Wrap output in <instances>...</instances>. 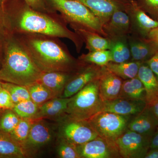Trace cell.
<instances>
[{
	"mask_svg": "<svg viewBox=\"0 0 158 158\" xmlns=\"http://www.w3.org/2000/svg\"><path fill=\"white\" fill-rule=\"evenodd\" d=\"M52 15L34 10L25 2L11 8L0 7V17L7 31L14 34H36L67 38L73 43L79 52L84 43L81 37Z\"/></svg>",
	"mask_w": 158,
	"mask_h": 158,
	"instance_id": "cell-1",
	"label": "cell"
},
{
	"mask_svg": "<svg viewBox=\"0 0 158 158\" xmlns=\"http://www.w3.org/2000/svg\"><path fill=\"white\" fill-rule=\"evenodd\" d=\"M42 73L62 72L73 73L84 62L75 59L56 37L36 34H15Z\"/></svg>",
	"mask_w": 158,
	"mask_h": 158,
	"instance_id": "cell-2",
	"label": "cell"
},
{
	"mask_svg": "<svg viewBox=\"0 0 158 158\" xmlns=\"http://www.w3.org/2000/svg\"><path fill=\"white\" fill-rule=\"evenodd\" d=\"M6 31L0 81L25 87L37 82L42 72L17 35Z\"/></svg>",
	"mask_w": 158,
	"mask_h": 158,
	"instance_id": "cell-3",
	"label": "cell"
},
{
	"mask_svg": "<svg viewBox=\"0 0 158 158\" xmlns=\"http://www.w3.org/2000/svg\"><path fill=\"white\" fill-rule=\"evenodd\" d=\"M44 1L53 11L60 12L62 19L73 29H85L106 37L102 20L83 4L74 0Z\"/></svg>",
	"mask_w": 158,
	"mask_h": 158,
	"instance_id": "cell-4",
	"label": "cell"
},
{
	"mask_svg": "<svg viewBox=\"0 0 158 158\" xmlns=\"http://www.w3.org/2000/svg\"><path fill=\"white\" fill-rule=\"evenodd\" d=\"M104 106V102L100 94L98 78L71 97L64 115L77 120H88L102 111Z\"/></svg>",
	"mask_w": 158,
	"mask_h": 158,
	"instance_id": "cell-5",
	"label": "cell"
},
{
	"mask_svg": "<svg viewBox=\"0 0 158 158\" xmlns=\"http://www.w3.org/2000/svg\"><path fill=\"white\" fill-rule=\"evenodd\" d=\"M131 116L102 111L88 121L99 137L115 142L127 130Z\"/></svg>",
	"mask_w": 158,
	"mask_h": 158,
	"instance_id": "cell-6",
	"label": "cell"
},
{
	"mask_svg": "<svg viewBox=\"0 0 158 158\" xmlns=\"http://www.w3.org/2000/svg\"><path fill=\"white\" fill-rule=\"evenodd\" d=\"M59 137L78 145L98 136L88 120H77L63 115L59 128Z\"/></svg>",
	"mask_w": 158,
	"mask_h": 158,
	"instance_id": "cell-7",
	"label": "cell"
},
{
	"mask_svg": "<svg viewBox=\"0 0 158 158\" xmlns=\"http://www.w3.org/2000/svg\"><path fill=\"white\" fill-rule=\"evenodd\" d=\"M150 139L127 129L115 143L120 157L144 158L150 149Z\"/></svg>",
	"mask_w": 158,
	"mask_h": 158,
	"instance_id": "cell-8",
	"label": "cell"
},
{
	"mask_svg": "<svg viewBox=\"0 0 158 158\" xmlns=\"http://www.w3.org/2000/svg\"><path fill=\"white\" fill-rule=\"evenodd\" d=\"M102 67L84 62L80 68L72 75L61 98H68L73 96L90 82L98 79Z\"/></svg>",
	"mask_w": 158,
	"mask_h": 158,
	"instance_id": "cell-9",
	"label": "cell"
},
{
	"mask_svg": "<svg viewBox=\"0 0 158 158\" xmlns=\"http://www.w3.org/2000/svg\"><path fill=\"white\" fill-rule=\"evenodd\" d=\"M124 11L129 18L131 34L137 37L148 38L149 34L158 27V22L151 18L138 6L135 0L126 4Z\"/></svg>",
	"mask_w": 158,
	"mask_h": 158,
	"instance_id": "cell-10",
	"label": "cell"
},
{
	"mask_svg": "<svg viewBox=\"0 0 158 158\" xmlns=\"http://www.w3.org/2000/svg\"><path fill=\"white\" fill-rule=\"evenodd\" d=\"M77 146L81 158H121L115 142L98 136Z\"/></svg>",
	"mask_w": 158,
	"mask_h": 158,
	"instance_id": "cell-11",
	"label": "cell"
},
{
	"mask_svg": "<svg viewBox=\"0 0 158 158\" xmlns=\"http://www.w3.org/2000/svg\"><path fill=\"white\" fill-rule=\"evenodd\" d=\"M106 37L112 42L127 39L131 34L129 18L124 10L117 9L103 24Z\"/></svg>",
	"mask_w": 158,
	"mask_h": 158,
	"instance_id": "cell-12",
	"label": "cell"
},
{
	"mask_svg": "<svg viewBox=\"0 0 158 158\" xmlns=\"http://www.w3.org/2000/svg\"><path fill=\"white\" fill-rule=\"evenodd\" d=\"M52 137V131L48 125L42 118L35 119L24 147L30 156L35 151L48 143Z\"/></svg>",
	"mask_w": 158,
	"mask_h": 158,
	"instance_id": "cell-13",
	"label": "cell"
},
{
	"mask_svg": "<svg viewBox=\"0 0 158 158\" xmlns=\"http://www.w3.org/2000/svg\"><path fill=\"white\" fill-rule=\"evenodd\" d=\"M127 42L131 51L132 61L145 63L158 51V44L149 38L130 35Z\"/></svg>",
	"mask_w": 158,
	"mask_h": 158,
	"instance_id": "cell-14",
	"label": "cell"
},
{
	"mask_svg": "<svg viewBox=\"0 0 158 158\" xmlns=\"http://www.w3.org/2000/svg\"><path fill=\"white\" fill-rule=\"evenodd\" d=\"M100 94L104 102L110 101L119 98L123 80L102 67L98 78Z\"/></svg>",
	"mask_w": 158,
	"mask_h": 158,
	"instance_id": "cell-15",
	"label": "cell"
},
{
	"mask_svg": "<svg viewBox=\"0 0 158 158\" xmlns=\"http://www.w3.org/2000/svg\"><path fill=\"white\" fill-rule=\"evenodd\" d=\"M87 7L103 23L109 19L113 12L117 9L125 10L127 0H74Z\"/></svg>",
	"mask_w": 158,
	"mask_h": 158,
	"instance_id": "cell-16",
	"label": "cell"
},
{
	"mask_svg": "<svg viewBox=\"0 0 158 158\" xmlns=\"http://www.w3.org/2000/svg\"><path fill=\"white\" fill-rule=\"evenodd\" d=\"M147 105L145 101L118 98L104 102L102 111L111 112L122 116H135L145 109Z\"/></svg>",
	"mask_w": 158,
	"mask_h": 158,
	"instance_id": "cell-17",
	"label": "cell"
},
{
	"mask_svg": "<svg viewBox=\"0 0 158 158\" xmlns=\"http://www.w3.org/2000/svg\"><path fill=\"white\" fill-rule=\"evenodd\" d=\"M158 127V119L147 106L142 112L130 120L128 129L151 138Z\"/></svg>",
	"mask_w": 158,
	"mask_h": 158,
	"instance_id": "cell-18",
	"label": "cell"
},
{
	"mask_svg": "<svg viewBox=\"0 0 158 158\" xmlns=\"http://www.w3.org/2000/svg\"><path fill=\"white\" fill-rule=\"evenodd\" d=\"M73 73L62 72L42 73L37 82L48 88L53 98L61 97Z\"/></svg>",
	"mask_w": 158,
	"mask_h": 158,
	"instance_id": "cell-19",
	"label": "cell"
},
{
	"mask_svg": "<svg viewBox=\"0 0 158 158\" xmlns=\"http://www.w3.org/2000/svg\"><path fill=\"white\" fill-rule=\"evenodd\" d=\"M137 77L144 85L146 93L145 101L148 106H150L158 99L157 77L146 63L141 64Z\"/></svg>",
	"mask_w": 158,
	"mask_h": 158,
	"instance_id": "cell-20",
	"label": "cell"
},
{
	"mask_svg": "<svg viewBox=\"0 0 158 158\" xmlns=\"http://www.w3.org/2000/svg\"><path fill=\"white\" fill-rule=\"evenodd\" d=\"M71 97L52 98L40 106L38 112L34 119L61 116L65 114Z\"/></svg>",
	"mask_w": 158,
	"mask_h": 158,
	"instance_id": "cell-21",
	"label": "cell"
},
{
	"mask_svg": "<svg viewBox=\"0 0 158 158\" xmlns=\"http://www.w3.org/2000/svg\"><path fill=\"white\" fill-rule=\"evenodd\" d=\"M30 156L22 145L9 134L0 131V158H23Z\"/></svg>",
	"mask_w": 158,
	"mask_h": 158,
	"instance_id": "cell-22",
	"label": "cell"
},
{
	"mask_svg": "<svg viewBox=\"0 0 158 158\" xmlns=\"http://www.w3.org/2000/svg\"><path fill=\"white\" fill-rule=\"evenodd\" d=\"M86 44L89 52L110 50L112 42L106 37L91 31L81 28L73 29Z\"/></svg>",
	"mask_w": 158,
	"mask_h": 158,
	"instance_id": "cell-23",
	"label": "cell"
},
{
	"mask_svg": "<svg viewBox=\"0 0 158 158\" xmlns=\"http://www.w3.org/2000/svg\"><path fill=\"white\" fill-rule=\"evenodd\" d=\"M119 98L146 102L145 89L138 77L132 79L123 80Z\"/></svg>",
	"mask_w": 158,
	"mask_h": 158,
	"instance_id": "cell-24",
	"label": "cell"
},
{
	"mask_svg": "<svg viewBox=\"0 0 158 158\" xmlns=\"http://www.w3.org/2000/svg\"><path fill=\"white\" fill-rule=\"evenodd\" d=\"M142 63L132 61L122 63L110 62L106 67L122 80H127L137 77L139 69Z\"/></svg>",
	"mask_w": 158,
	"mask_h": 158,
	"instance_id": "cell-25",
	"label": "cell"
},
{
	"mask_svg": "<svg viewBox=\"0 0 158 158\" xmlns=\"http://www.w3.org/2000/svg\"><path fill=\"white\" fill-rule=\"evenodd\" d=\"M112 42V47L110 49L112 54V62L122 63L130 61L131 56L127 38Z\"/></svg>",
	"mask_w": 158,
	"mask_h": 158,
	"instance_id": "cell-26",
	"label": "cell"
},
{
	"mask_svg": "<svg viewBox=\"0 0 158 158\" xmlns=\"http://www.w3.org/2000/svg\"><path fill=\"white\" fill-rule=\"evenodd\" d=\"M31 100L39 106L53 98L52 94L48 88L37 82L27 86Z\"/></svg>",
	"mask_w": 158,
	"mask_h": 158,
	"instance_id": "cell-27",
	"label": "cell"
},
{
	"mask_svg": "<svg viewBox=\"0 0 158 158\" xmlns=\"http://www.w3.org/2000/svg\"><path fill=\"white\" fill-rule=\"evenodd\" d=\"M78 59L83 62L92 63L100 66H106L109 62L112 61V54L110 50L89 52L88 53L82 54Z\"/></svg>",
	"mask_w": 158,
	"mask_h": 158,
	"instance_id": "cell-28",
	"label": "cell"
},
{
	"mask_svg": "<svg viewBox=\"0 0 158 158\" xmlns=\"http://www.w3.org/2000/svg\"><path fill=\"white\" fill-rule=\"evenodd\" d=\"M34 120L33 118H20L16 127L9 134L15 141L23 147Z\"/></svg>",
	"mask_w": 158,
	"mask_h": 158,
	"instance_id": "cell-29",
	"label": "cell"
},
{
	"mask_svg": "<svg viewBox=\"0 0 158 158\" xmlns=\"http://www.w3.org/2000/svg\"><path fill=\"white\" fill-rule=\"evenodd\" d=\"M39 106L31 99L15 104L12 110L20 118L34 119L38 112Z\"/></svg>",
	"mask_w": 158,
	"mask_h": 158,
	"instance_id": "cell-30",
	"label": "cell"
},
{
	"mask_svg": "<svg viewBox=\"0 0 158 158\" xmlns=\"http://www.w3.org/2000/svg\"><path fill=\"white\" fill-rule=\"evenodd\" d=\"M2 84L3 89L9 92L15 104L31 99L27 87L2 81Z\"/></svg>",
	"mask_w": 158,
	"mask_h": 158,
	"instance_id": "cell-31",
	"label": "cell"
},
{
	"mask_svg": "<svg viewBox=\"0 0 158 158\" xmlns=\"http://www.w3.org/2000/svg\"><path fill=\"white\" fill-rule=\"evenodd\" d=\"M0 116V131L10 134L16 127L20 118L12 110H6Z\"/></svg>",
	"mask_w": 158,
	"mask_h": 158,
	"instance_id": "cell-32",
	"label": "cell"
},
{
	"mask_svg": "<svg viewBox=\"0 0 158 158\" xmlns=\"http://www.w3.org/2000/svg\"><path fill=\"white\" fill-rule=\"evenodd\" d=\"M57 153L61 158H81L76 145L60 137L57 147Z\"/></svg>",
	"mask_w": 158,
	"mask_h": 158,
	"instance_id": "cell-33",
	"label": "cell"
},
{
	"mask_svg": "<svg viewBox=\"0 0 158 158\" xmlns=\"http://www.w3.org/2000/svg\"><path fill=\"white\" fill-rule=\"evenodd\" d=\"M138 6L158 22V0H135Z\"/></svg>",
	"mask_w": 158,
	"mask_h": 158,
	"instance_id": "cell-34",
	"label": "cell"
},
{
	"mask_svg": "<svg viewBox=\"0 0 158 158\" xmlns=\"http://www.w3.org/2000/svg\"><path fill=\"white\" fill-rule=\"evenodd\" d=\"M31 9L36 11L52 14L53 11L48 6L44 0H23Z\"/></svg>",
	"mask_w": 158,
	"mask_h": 158,
	"instance_id": "cell-35",
	"label": "cell"
},
{
	"mask_svg": "<svg viewBox=\"0 0 158 158\" xmlns=\"http://www.w3.org/2000/svg\"><path fill=\"white\" fill-rule=\"evenodd\" d=\"M10 94L5 89L0 90V106L4 110H12L15 106Z\"/></svg>",
	"mask_w": 158,
	"mask_h": 158,
	"instance_id": "cell-36",
	"label": "cell"
},
{
	"mask_svg": "<svg viewBox=\"0 0 158 158\" xmlns=\"http://www.w3.org/2000/svg\"><path fill=\"white\" fill-rule=\"evenodd\" d=\"M6 31L0 17V66L3 58Z\"/></svg>",
	"mask_w": 158,
	"mask_h": 158,
	"instance_id": "cell-37",
	"label": "cell"
},
{
	"mask_svg": "<svg viewBox=\"0 0 158 158\" xmlns=\"http://www.w3.org/2000/svg\"><path fill=\"white\" fill-rule=\"evenodd\" d=\"M158 77V51L148 61L145 62Z\"/></svg>",
	"mask_w": 158,
	"mask_h": 158,
	"instance_id": "cell-38",
	"label": "cell"
},
{
	"mask_svg": "<svg viewBox=\"0 0 158 158\" xmlns=\"http://www.w3.org/2000/svg\"><path fill=\"white\" fill-rule=\"evenodd\" d=\"M158 148V127L150 139V148Z\"/></svg>",
	"mask_w": 158,
	"mask_h": 158,
	"instance_id": "cell-39",
	"label": "cell"
},
{
	"mask_svg": "<svg viewBox=\"0 0 158 158\" xmlns=\"http://www.w3.org/2000/svg\"><path fill=\"white\" fill-rule=\"evenodd\" d=\"M144 158H158V148H150Z\"/></svg>",
	"mask_w": 158,
	"mask_h": 158,
	"instance_id": "cell-40",
	"label": "cell"
},
{
	"mask_svg": "<svg viewBox=\"0 0 158 158\" xmlns=\"http://www.w3.org/2000/svg\"><path fill=\"white\" fill-rule=\"evenodd\" d=\"M148 38L158 44V27L154 29L150 32Z\"/></svg>",
	"mask_w": 158,
	"mask_h": 158,
	"instance_id": "cell-41",
	"label": "cell"
},
{
	"mask_svg": "<svg viewBox=\"0 0 158 158\" xmlns=\"http://www.w3.org/2000/svg\"><path fill=\"white\" fill-rule=\"evenodd\" d=\"M148 106L155 116L158 119V99Z\"/></svg>",
	"mask_w": 158,
	"mask_h": 158,
	"instance_id": "cell-42",
	"label": "cell"
},
{
	"mask_svg": "<svg viewBox=\"0 0 158 158\" xmlns=\"http://www.w3.org/2000/svg\"><path fill=\"white\" fill-rule=\"evenodd\" d=\"M7 0H0V7L2 8L5 6Z\"/></svg>",
	"mask_w": 158,
	"mask_h": 158,
	"instance_id": "cell-43",
	"label": "cell"
},
{
	"mask_svg": "<svg viewBox=\"0 0 158 158\" xmlns=\"http://www.w3.org/2000/svg\"><path fill=\"white\" fill-rule=\"evenodd\" d=\"M2 82L0 81V90L2 89Z\"/></svg>",
	"mask_w": 158,
	"mask_h": 158,
	"instance_id": "cell-44",
	"label": "cell"
},
{
	"mask_svg": "<svg viewBox=\"0 0 158 158\" xmlns=\"http://www.w3.org/2000/svg\"><path fill=\"white\" fill-rule=\"evenodd\" d=\"M127 1H129V2H131V1H132V0H127Z\"/></svg>",
	"mask_w": 158,
	"mask_h": 158,
	"instance_id": "cell-45",
	"label": "cell"
},
{
	"mask_svg": "<svg viewBox=\"0 0 158 158\" xmlns=\"http://www.w3.org/2000/svg\"><path fill=\"white\" fill-rule=\"evenodd\" d=\"M1 109H2V108H1V106H0V110H1Z\"/></svg>",
	"mask_w": 158,
	"mask_h": 158,
	"instance_id": "cell-46",
	"label": "cell"
},
{
	"mask_svg": "<svg viewBox=\"0 0 158 158\" xmlns=\"http://www.w3.org/2000/svg\"><path fill=\"white\" fill-rule=\"evenodd\" d=\"M157 78H158V77H157Z\"/></svg>",
	"mask_w": 158,
	"mask_h": 158,
	"instance_id": "cell-47",
	"label": "cell"
}]
</instances>
